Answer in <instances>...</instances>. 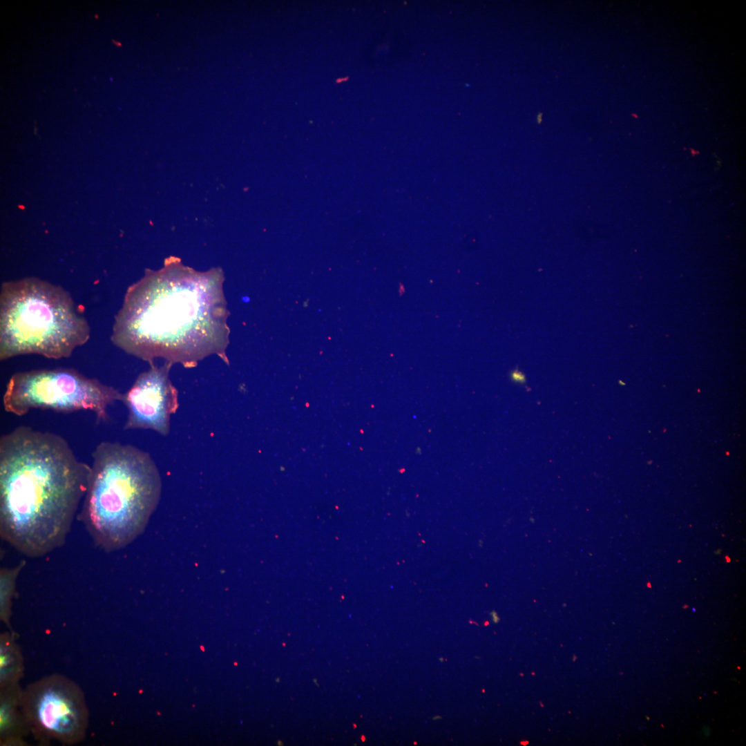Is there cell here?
<instances>
[{"label": "cell", "instance_id": "6da1fadb", "mask_svg": "<svg viewBox=\"0 0 746 746\" xmlns=\"http://www.w3.org/2000/svg\"><path fill=\"white\" fill-rule=\"evenodd\" d=\"M221 268L196 271L170 256L126 290L111 340L149 364L164 358L193 367L216 354L228 362L229 312Z\"/></svg>", "mask_w": 746, "mask_h": 746}, {"label": "cell", "instance_id": "7a4b0ae2", "mask_svg": "<svg viewBox=\"0 0 746 746\" xmlns=\"http://www.w3.org/2000/svg\"><path fill=\"white\" fill-rule=\"evenodd\" d=\"M90 470L57 434L21 425L1 436V537L32 557L61 546Z\"/></svg>", "mask_w": 746, "mask_h": 746}, {"label": "cell", "instance_id": "3957f363", "mask_svg": "<svg viewBox=\"0 0 746 746\" xmlns=\"http://www.w3.org/2000/svg\"><path fill=\"white\" fill-rule=\"evenodd\" d=\"M91 457L80 519L97 545L110 552L143 532L158 504L161 477L150 455L131 445L102 441Z\"/></svg>", "mask_w": 746, "mask_h": 746}, {"label": "cell", "instance_id": "277c9868", "mask_svg": "<svg viewBox=\"0 0 746 746\" xmlns=\"http://www.w3.org/2000/svg\"><path fill=\"white\" fill-rule=\"evenodd\" d=\"M90 336L84 308L62 287L35 277L2 283L1 361L26 354L67 358Z\"/></svg>", "mask_w": 746, "mask_h": 746}, {"label": "cell", "instance_id": "5b68a950", "mask_svg": "<svg viewBox=\"0 0 746 746\" xmlns=\"http://www.w3.org/2000/svg\"><path fill=\"white\" fill-rule=\"evenodd\" d=\"M123 394L72 368L41 369L15 373L3 395L4 410L23 416L32 410L69 413L93 412L97 423L109 420L108 406Z\"/></svg>", "mask_w": 746, "mask_h": 746}, {"label": "cell", "instance_id": "8992f818", "mask_svg": "<svg viewBox=\"0 0 746 746\" xmlns=\"http://www.w3.org/2000/svg\"><path fill=\"white\" fill-rule=\"evenodd\" d=\"M22 708L30 733L40 743L73 745L86 736L88 711L84 693L64 676L54 674L30 684L23 691Z\"/></svg>", "mask_w": 746, "mask_h": 746}, {"label": "cell", "instance_id": "52a82bcc", "mask_svg": "<svg viewBox=\"0 0 746 746\" xmlns=\"http://www.w3.org/2000/svg\"><path fill=\"white\" fill-rule=\"evenodd\" d=\"M142 372L122 401L128 409L125 430L150 429L162 435L170 430V418L178 408V390L169 379L171 363L154 362Z\"/></svg>", "mask_w": 746, "mask_h": 746}, {"label": "cell", "instance_id": "ba28073f", "mask_svg": "<svg viewBox=\"0 0 746 746\" xmlns=\"http://www.w3.org/2000/svg\"><path fill=\"white\" fill-rule=\"evenodd\" d=\"M23 690L19 683L0 687V743L25 745L30 734L22 708Z\"/></svg>", "mask_w": 746, "mask_h": 746}, {"label": "cell", "instance_id": "9c48e42d", "mask_svg": "<svg viewBox=\"0 0 746 746\" xmlns=\"http://www.w3.org/2000/svg\"><path fill=\"white\" fill-rule=\"evenodd\" d=\"M23 673L21 649L14 637L8 632L0 635V687L19 683Z\"/></svg>", "mask_w": 746, "mask_h": 746}, {"label": "cell", "instance_id": "30bf717a", "mask_svg": "<svg viewBox=\"0 0 746 746\" xmlns=\"http://www.w3.org/2000/svg\"><path fill=\"white\" fill-rule=\"evenodd\" d=\"M25 564V562H21L13 568H3L0 571V617L1 621L9 627L16 579Z\"/></svg>", "mask_w": 746, "mask_h": 746}, {"label": "cell", "instance_id": "8fae6325", "mask_svg": "<svg viewBox=\"0 0 746 746\" xmlns=\"http://www.w3.org/2000/svg\"><path fill=\"white\" fill-rule=\"evenodd\" d=\"M511 379L515 383H523L526 381L525 376L518 370H514L511 373Z\"/></svg>", "mask_w": 746, "mask_h": 746}, {"label": "cell", "instance_id": "7c38bea8", "mask_svg": "<svg viewBox=\"0 0 746 746\" xmlns=\"http://www.w3.org/2000/svg\"><path fill=\"white\" fill-rule=\"evenodd\" d=\"M542 115H543V113H539V114H538V115H537V123H538V124H540V123L542 122Z\"/></svg>", "mask_w": 746, "mask_h": 746}]
</instances>
